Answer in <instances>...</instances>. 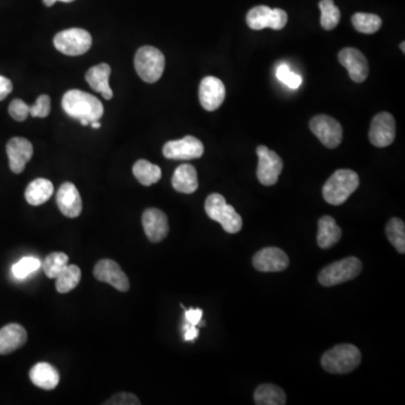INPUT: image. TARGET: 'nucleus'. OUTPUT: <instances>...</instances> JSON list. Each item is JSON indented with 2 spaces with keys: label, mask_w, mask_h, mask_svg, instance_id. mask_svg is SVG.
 Segmentation results:
<instances>
[{
  "label": "nucleus",
  "mask_w": 405,
  "mask_h": 405,
  "mask_svg": "<svg viewBox=\"0 0 405 405\" xmlns=\"http://www.w3.org/2000/svg\"><path fill=\"white\" fill-rule=\"evenodd\" d=\"M353 28L356 31L364 34H374L382 26V19L380 16L367 12H356L351 19Z\"/></svg>",
  "instance_id": "obj_29"
},
{
  "label": "nucleus",
  "mask_w": 405,
  "mask_h": 405,
  "mask_svg": "<svg viewBox=\"0 0 405 405\" xmlns=\"http://www.w3.org/2000/svg\"><path fill=\"white\" fill-rule=\"evenodd\" d=\"M51 111V99L47 95H41L34 105L30 106V115L33 118H44L49 116Z\"/></svg>",
  "instance_id": "obj_35"
},
{
  "label": "nucleus",
  "mask_w": 405,
  "mask_h": 405,
  "mask_svg": "<svg viewBox=\"0 0 405 405\" xmlns=\"http://www.w3.org/2000/svg\"><path fill=\"white\" fill-rule=\"evenodd\" d=\"M359 186V176L349 169H339L332 175L322 188L325 201L329 204H344V201L356 192Z\"/></svg>",
  "instance_id": "obj_2"
},
{
  "label": "nucleus",
  "mask_w": 405,
  "mask_h": 405,
  "mask_svg": "<svg viewBox=\"0 0 405 405\" xmlns=\"http://www.w3.org/2000/svg\"><path fill=\"white\" fill-rule=\"evenodd\" d=\"M276 77L279 81H282L283 84L289 87L291 89L300 88V85L303 83V78L300 77V74L292 72L286 63H283V65L277 67V69H276Z\"/></svg>",
  "instance_id": "obj_34"
},
{
  "label": "nucleus",
  "mask_w": 405,
  "mask_h": 405,
  "mask_svg": "<svg viewBox=\"0 0 405 405\" xmlns=\"http://www.w3.org/2000/svg\"><path fill=\"white\" fill-rule=\"evenodd\" d=\"M274 10L268 6H257L247 14V24L251 30L261 31L263 28H272Z\"/></svg>",
  "instance_id": "obj_27"
},
{
  "label": "nucleus",
  "mask_w": 405,
  "mask_h": 405,
  "mask_svg": "<svg viewBox=\"0 0 405 405\" xmlns=\"http://www.w3.org/2000/svg\"><path fill=\"white\" fill-rule=\"evenodd\" d=\"M56 1H62V3H72L74 0H43L44 5L47 7L53 6Z\"/></svg>",
  "instance_id": "obj_41"
},
{
  "label": "nucleus",
  "mask_w": 405,
  "mask_h": 405,
  "mask_svg": "<svg viewBox=\"0 0 405 405\" xmlns=\"http://www.w3.org/2000/svg\"><path fill=\"white\" fill-rule=\"evenodd\" d=\"M162 153L171 160H193L201 158L204 153V146L195 136L187 135L166 143Z\"/></svg>",
  "instance_id": "obj_10"
},
{
  "label": "nucleus",
  "mask_w": 405,
  "mask_h": 405,
  "mask_svg": "<svg viewBox=\"0 0 405 405\" xmlns=\"http://www.w3.org/2000/svg\"><path fill=\"white\" fill-rule=\"evenodd\" d=\"M68 256L63 252H52L44 259L42 268L49 278H56V276L68 266Z\"/></svg>",
  "instance_id": "obj_32"
},
{
  "label": "nucleus",
  "mask_w": 405,
  "mask_h": 405,
  "mask_svg": "<svg viewBox=\"0 0 405 405\" xmlns=\"http://www.w3.org/2000/svg\"><path fill=\"white\" fill-rule=\"evenodd\" d=\"M318 245L322 249H329L340 241L341 231L333 217L325 215L318 223Z\"/></svg>",
  "instance_id": "obj_23"
},
{
  "label": "nucleus",
  "mask_w": 405,
  "mask_h": 405,
  "mask_svg": "<svg viewBox=\"0 0 405 405\" xmlns=\"http://www.w3.org/2000/svg\"><path fill=\"white\" fill-rule=\"evenodd\" d=\"M111 72V67L107 63H100L90 68L86 74L87 83L96 93L102 94V96L107 100L113 98V90L109 86Z\"/></svg>",
  "instance_id": "obj_20"
},
{
  "label": "nucleus",
  "mask_w": 405,
  "mask_h": 405,
  "mask_svg": "<svg viewBox=\"0 0 405 405\" xmlns=\"http://www.w3.org/2000/svg\"><path fill=\"white\" fill-rule=\"evenodd\" d=\"M142 226L146 238L153 243L162 241L169 232L167 215L158 208H148L144 210Z\"/></svg>",
  "instance_id": "obj_16"
},
{
  "label": "nucleus",
  "mask_w": 405,
  "mask_h": 405,
  "mask_svg": "<svg viewBox=\"0 0 405 405\" xmlns=\"http://www.w3.org/2000/svg\"><path fill=\"white\" fill-rule=\"evenodd\" d=\"M258 162L257 177L260 184L263 186L275 185L278 182L279 175L282 173L283 160L276 152L272 151L265 146H257Z\"/></svg>",
  "instance_id": "obj_9"
},
{
  "label": "nucleus",
  "mask_w": 405,
  "mask_h": 405,
  "mask_svg": "<svg viewBox=\"0 0 405 405\" xmlns=\"http://www.w3.org/2000/svg\"><path fill=\"white\" fill-rule=\"evenodd\" d=\"M339 61L349 72L351 80L362 83L369 77V65L365 56L355 47H344L339 52Z\"/></svg>",
  "instance_id": "obj_15"
},
{
  "label": "nucleus",
  "mask_w": 405,
  "mask_h": 405,
  "mask_svg": "<svg viewBox=\"0 0 405 405\" xmlns=\"http://www.w3.org/2000/svg\"><path fill=\"white\" fill-rule=\"evenodd\" d=\"M313 134L328 149L337 148L342 142L344 130L341 124L328 115H316L309 122Z\"/></svg>",
  "instance_id": "obj_8"
},
{
  "label": "nucleus",
  "mask_w": 405,
  "mask_h": 405,
  "mask_svg": "<svg viewBox=\"0 0 405 405\" xmlns=\"http://www.w3.org/2000/svg\"><path fill=\"white\" fill-rule=\"evenodd\" d=\"M6 151L10 159V171L14 173H22L26 164L32 159L33 146L28 139L17 136L7 143Z\"/></svg>",
  "instance_id": "obj_17"
},
{
  "label": "nucleus",
  "mask_w": 405,
  "mask_h": 405,
  "mask_svg": "<svg viewBox=\"0 0 405 405\" xmlns=\"http://www.w3.org/2000/svg\"><path fill=\"white\" fill-rule=\"evenodd\" d=\"M30 378L35 386L42 390L52 391L60 381L59 371L47 362H37L30 371Z\"/></svg>",
  "instance_id": "obj_21"
},
{
  "label": "nucleus",
  "mask_w": 405,
  "mask_h": 405,
  "mask_svg": "<svg viewBox=\"0 0 405 405\" xmlns=\"http://www.w3.org/2000/svg\"><path fill=\"white\" fill-rule=\"evenodd\" d=\"M105 404H115V405H140L139 399L135 395L131 393H120L113 396L109 402Z\"/></svg>",
  "instance_id": "obj_37"
},
{
  "label": "nucleus",
  "mask_w": 405,
  "mask_h": 405,
  "mask_svg": "<svg viewBox=\"0 0 405 405\" xmlns=\"http://www.w3.org/2000/svg\"><path fill=\"white\" fill-rule=\"evenodd\" d=\"M254 399L257 405H284L286 404V394L277 385L263 384L254 392Z\"/></svg>",
  "instance_id": "obj_25"
},
{
  "label": "nucleus",
  "mask_w": 405,
  "mask_h": 405,
  "mask_svg": "<svg viewBox=\"0 0 405 405\" xmlns=\"http://www.w3.org/2000/svg\"><path fill=\"white\" fill-rule=\"evenodd\" d=\"M62 109L78 121H99L104 115V106L97 97L83 90H69L62 98Z\"/></svg>",
  "instance_id": "obj_1"
},
{
  "label": "nucleus",
  "mask_w": 405,
  "mask_h": 405,
  "mask_svg": "<svg viewBox=\"0 0 405 405\" xmlns=\"http://www.w3.org/2000/svg\"><path fill=\"white\" fill-rule=\"evenodd\" d=\"M56 289L61 294H67L77 287L80 283L81 270L76 265L65 267V270L56 276Z\"/></svg>",
  "instance_id": "obj_28"
},
{
  "label": "nucleus",
  "mask_w": 405,
  "mask_h": 405,
  "mask_svg": "<svg viewBox=\"0 0 405 405\" xmlns=\"http://www.w3.org/2000/svg\"><path fill=\"white\" fill-rule=\"evenodd\" d=\"M90 125H91V127L95 129V130H97V129H99V127H102V124L99 123V121L91 122Z\"/></svg>",
  "instance_id": "obj_42"
},
{
  "label": "nucleus",
  "mask_w": 405,
  "mask_h": 405,
  "mask_svg": "<svg viewBox=\"0 0 405 405\" xmlns=\"http://www.w3.org/2000/svg\"><path fill=\"white\" fill-rule=\"evenodd\" d=\"M205 212L210 220L220 223L226 232L238 233L242 229V219L233 206L228 204L221 194H210L205 201Z\"/></svg>",
  "instance_id": "obj_4"
},
{
  "label": "nucleus",
  "mask_w": 405,
  "mask_h": 405,
  "mask_svg": "<svg viewBox=\"0 0 405 405\" xmlns=\"http://www.w3.org/2000/svg\"><path fill=\"white\" fill-rule=\"evenodd\" d=\"M54 192L53 184L45 178L33 180L25 190V198L28 204L39 206L49 201Z\"/></svg>",
  "instance_id": "obj_24"
},
{
  "label": "nucleus",
  "mask_w": 405,
  "mask_h": 405,
  "mask_svg": "<svg viewBox=\"0 0 405 405\" xmlns=\"http://www.w3.org/2000/svg\"><path fill=\"white\" fill-rule=\"evenodd\" d=\"M56 204L65 217L74 219L81 214L83 201L77 187L72 183L62 184L56 194Z\"/></svg>",
  "instance_id": "obj_18"
},
{
  "label": "nucleus",
  "mask_w": 405,
  "mask_h": 405,
  "mask_svg": "<svg viewBox=\"0 0 405 405\" xmlns=\"http://www.w3.org/2000/svg\"><path fill=\"white\" fill-rule=\"evenodd\" d=\"M405 42H402V44H401V49H402V52L404 53L405 52Z\"/></svg>",
  "instance_id": "obj_43"
},
{
  "label": "nucleus",
  "mask_w": 405,
  "mask_h": 405,
  "mask_svg": "<svg viewBox=\"0 0 405 405\" xmlns=\"http://www.w3.org/2000/svg\"><path fill=\"white\" fill-rule=\"evenodd\" d=\"M362 353L353 344H342L323 353L321 365L330 374H348L360 365Z\"/></svg>",
  "instance_id": "obj_3"
},
{
  "label": "nucleus",
  "mask_w": 405,
  "mask_h": 405,
  "mask_svg": "<svg viewBox=\"0 0 405 405\" xmlns=\"http://www.w3.org/2000/svg\"><path fill=\"white\" fill-rule=\"evenodd\" d=\"M252 263L258 272H278L287 268L289 258L279 248H263V250L258 251L254 254Z\"/></svg>",
  "instance_id": "obj_13"
},
{
  "label": "nucleus",
  "mask_w": 405,
  "mask_h": 405,
  "mask_svg": "<svg viewBox=\"0 0 405 405\" xmlns=\"http://www.w3.org/2000/svg\"><path fill=\"white\" fill-rule=\"evenodd\" d=\"M134 65L136 72L143 81L155 84L164 74L166 59L160 50L146 45L138 50Z\"/></svg>",
  "instance_id": "obj_5"
},
{
  "label": "nucleus",
  "mask_w": 405,
  "mask_h": 405,
  "mask_svg": "<svg viewBox=\"0 0 405 405\" xmlns=\"http://www.w3.org/2000/svg\"><path fill=\"white\" fill-rule=\"evenodd\" d=\"M387 239L394 245L399 254L405 252V224L402 220L397 217L391 219L387 223L386 230Z\"/></svg>",
  "instance_id": "obj_30"
},
{
  "label": "nucleus",
  "mask_w": 405,
  "mask_h": 405,
  "mask_svg": "<svg viewBox=\"0 0 405 405\" xmlns=\"http://www.w3.org/2000/svg\"><path fill=\"white\" fill-rule=\"evenodd\" d=\"M12 90V81L8 78L0 76V100L6 98Z\"/></svg>",
  "instance_id": "obj_40"
},
{
  "label": "nucleus",
  "mask_w": 405,
  "mask_h": 405,
  "mask_svg": "<svg viewBox=\"0 0 405 405\" xmlns=\"http://www.w3.org/2000/svg\"><path fill=\"white\" fill-rule=\"evenodd\" d=\"M28 341V332L19 323H10L0 329V355L14 353Z\"/></svg>",
  "instance_id": "obj_19"
},
{
  "label": "nucleus",
  "mask_w": 405,
  "mask_h": 405,
  "mask_svg": "<svg viewBox=\"0 0 405 405\" xmlns=\"http://www.w3.org/2000/svg\"><path fill=\"white\" fill-rule=\"evenodd\" d=\"M42 267V263L39 258L24 257L12 266V272L16 278L23 279L31 275L32 272H36Z\"/></svg>",
  "instance_id": "obj_33"
},
{
  "label": "nucleus",
  "mask_w": 405,
  "mask_h": 405,
  "mask_svg": "<svg viewBox=\"0 0 405 405\" xmlns=\"http://www.w3.org/2000/svg\"><path fill=\"white\" fill-rule=\"evenodd\" d=\"M184 329V340L185 341H194L199 334V330H198L196 325H192L188 322H185V325L183 327Z\"/></svg>",
  "instance_id": "obj_39"
},
{
  "label": "nucleus",
  "mask_w": 405,
  "mask_h": 405,
  "mask_svg": "<svg viewBox=\"0 0 405 405\" xmlns=\"http://www.w3.org/2000/svg\"><path fill=\"white\" fill-rule=\"evenodd\" d=\"M226 86L219 78L205 77L199 85V102L205 111H213L222 105L226 99Z\"/></svg>",
  "instance_id": "obj_14"
},
{
  "label": "nucleus",
  "mask_w": 405,
  "mask_h": 405,
  "mask_svg": "<svg viewBox=\"0 0 405 405\" xmlns=\"http://www.w3.org/2000/svg\"><path fill=\"white\" fill-rule=\"evenodd\" d=\"M94 276L99 282L107 283L118 291L125 293L130 289V281L127 274L114 260L102 259L98 261L94 270Z\"/></svg>",
  "instance_id": "obj_12"
},
{
  "label": "nucleus",
  "mask_w": 405,
  "mask_h": 405,
  "mask_svg": "<svg viewBox=\"0 0 405 405\" xmlns=\"http://www.w3.org/2000/svg\"><path fill=\"white\" fill-rule=\"evenodd\" d=\"M396 124L393 115L382 111L376 115L371 124L369 141L377 148H386L395 140Z\"/></svg>",
  "instance_id": "obj_11"
},
{
  "label": "nucleus",
  "mask_w": 405,
  "mask_h": 405,
  "mask_svg": "<svg viewBox=\"0 0 405 405\" xmlns=\"http://www.w3.org/2000/svg\"><path fill=\"white\" fill-rule=\"evenodd\" d=\"M8 111L15 121L23 122L30 115V106L22 99H14L10 104Z\"/></svg>",
  "instance_id": "obj_36"
},
{
  "label": "nucleus",
  "mask_w": 405,
  "mask_h": 405,
  "mask_svg": "<svg viewBox=\"0 0 405 405\" xmlns=\"http://www.w3.org/2000/svg\"><path fill=\"white\" fill-rule=\"evenodd\" d=\"M321 10V26L331 31L337 28L340 22V10L334 5L333 0H321L319 3Z\"/></svg>",
  "instance_id": "obj_31"
},
{
  "label": "nucleus",
  "mask_w": 405,
  "mask_h": 405,
  "mask_svg": "<svg viewBox=\"0 0 405 405\" xmlns=\"http://www.w3.org/2000/svg\"><path fill=\"white\" fill-rule=\"evenodd\" d=\"M54 47L65 56H77L89 51L93 39L89 32L83 28H69L60 32L53 40Z\"/></svg>",
  "instance_id": "obj_7"
},
{
  "label": "nucleus",
  "mask_w": 405,
  "mask_h": 405,
  "mask_svg": "<svg viewBox=\"0 0 405 405\" xmlns=\"http://www.w3.org/2000/svg\"><path fill=\"white\" fill-rule=\"evenodd\" d=\"M133 175L136 179L139 180L140 184H142L143 186H151L158 183L162 173H161L160 167H158L157 164L141 159L134 164Z\"/></svg>",
  "instance_id": "obj_26"
},
{
  "label": "nucleus",
  "mask_w": 405,
  "mask_h": 405,
  "mask_svg": "<svg viewBox=\"0 0 405 405\" xmlns=\"http://www.w3.org/2000/svg\"><path fill=\"white\" fill-rule=\"evenodd\" d=\"M201 316H203V309H185V319L186 322H188L192 325L197 327L198 323L201 322Z\"/></svg>",
  "instance_id": "obj_38"
},
{
  "label": "nucleus",
  "mask_w": 405,
  "mask_h": 405,
  "mask_svg": "<svg viewBox=\"0 0 405 405\" xmlns=\"http://www.w3.org/2000/svg\"><path fill=\"white\" fill-rule=\"evenodd\" d=\"M362 270L358 258L348 257L330 263L319 274V282L325 287H332L356 278Z\"/></svg>",
  "instance_id": "obj_6"
},
{
  "label": "nucleus",
  "mask_w": 405,
  "mask_h": 405,
  "mask_svg": "<svg viewBox=\"0 0 405 405\" xmlns=\"http://www.w3.org/2000/svg\"><path fill=\"white\" fill-rule=\"evenodd\" d=\"M173 188L183 194H193L198 188L197 171L192 164H180L173 173Z\"/></svg>",
  "instance_id": "obj_22"
}]
</instances>
